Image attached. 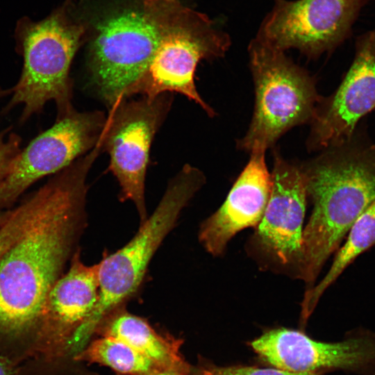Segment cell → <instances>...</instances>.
<instances>
[{"label": "cell", "mask_w": 375, "mask_h": 375, "mask_svg": "<svg viewBox=\"0 0 375 375\" xmlns=\"http://www.w3.org/2000/svg\"><path fill=\"white\" fill-rule=\"evenodd\" d=\"M362 0H274L256 38L285 51L316 58L349 35Z\"/></svg>", "instance_id": "11"}, {"label": "cell", "mask_w": 375, "mask_h": 375, "mask_svg": "<svg viewBox=\"0 0 375 375\" xmlns=\"http://www.w3.org/2000/svg\"><path fill=\"white\" fill-rule=\"evenodd\" d=\"M250 345L263 361L286 371L322 374L343 369L373 375L375 370V336L367 333L324 342L297 330L277 328L265 332Z\"/></svg>", "instance_id": "12"}, {"label": "cell", "mask_w": 375, "mask_h": 375, "mask_svg": "<svg viewBox=\"0 0 375 375\" xmlns=\"http://www.w3.org/2000/svg\"><path fill=\"white\" fill-rule=\"evenodd\" d=\"M11 94V90L10 89H8V90H4V89H2L0 88V99H1L2 97H5V96H7L8 94Z\"/></svg>", "instance_id": "24"}, {"label": "cell", "mask_w": 375, "mask_h": 375, "mask_svg": "<svg viewBox=\"0 0 375 375\" xmlns=\"http://www.w3.org/2000/svg\"><path fill=\"white\" fill-rule=\"evenodd\" d=\"M15 36L23 67L5 110L22 105V122L40 112L49 101L56 105V118L69 112L74 108L69 70L76 51L87 40L85 20L67 1L41 21L22 18Z\"/></svg>", "instance_id": "5"}, {"label": "cell", "mask_w": 375, "mask_h": 375, "mask_svg": "<svg viewBox=\"0 0 375 375\" xmlns=\"http://www.w3.org/2000/svg\"><path fill=\"white\" fill-rule=\"evenodd\" d=\"M74 359L104 365L124 374L147 375L162 370L124 341L112 336L88 343Z\"/></svg>", "instance_id": "18"}, {"label": "cell", "mask_w": 375, "mask_h": 375, "mask_svg": "<svg viewBox=\"0 0 375 375\" xmlns=\"http://www.w3.org/2000/svg\"><path fill=\"white\" fill-rule=\"evenodd\" d=\"M374 108L375 31H371L357 41L353 61L340 86L317 103L307 149L322 151L348 140L359 120Z\"/></svg>", "instance_id": "14"}, {"label": "cell", "mask_w": 375, "mask_h": 375, "mask_svg": "<svg viewBox=\"0 0 375 375\" xmlns=\"http://www.w3.org/2000/svg\"><path fill=\"white\" fill-rule=\"evenodd\" d=\"M106 117L101 111L73 108L56 118L10 166L0 181V204L10 203L38 180L58 173L90 151L101 140Z\"/></svg>", "instance_id": "10"}, {"label": "cell", "mask_w": 375, "mask_h": 375, "mask_svg": "<svg viewBox=\"0 0 375 375\" xmlns=\"http://www.w3.org/2000/svg\"><path fill=\"white\" fill-rule=\"evenodd\" d=\"M147 375H194V374H185L181 372H178L172 370H159ZM197 375V374H196Z\"/></svg>", "instance_id": "23"}, {"label": "cell", "mask_w": 375, "mask_h": 375, "mask_svg": "<svg viewBox=\"0 0 375 375\" xmlns=\"http://www.w3.org/2000/svg\"><path fill=\"white\" fill-rule=\"evenodd\" d=\"M324 278L305 291L301 307V321L306 324L325 291L361 254L375 246V199L359 215L349 230Z\"/></svg>", "instance_id": "17"}, {"label": "cell", "mask_w": 375, "mask_h": 375, "mask_svg": "<svg viewBox=\"0 0 375 375\" xmlns=\"http://www.w3.org/2000/svg\"><path fill=\"white\" fill-rule=\"evenodd\" d=\"M96 150L56 174L25 228L0 259V347H23L37 333L47 296L87 225V178Z\"/></svg>", "instance_id": "1"}, {"label": "cell", "mask_w": 375, "mask_h": 375, "mask_svg": "<svg viewBox=\"0 0 375 375\" xmlns=\"http://www.w3.org/2000/svg\"><path fill=\"white\" fill-rule=\"evenodd\" d=\"M248 53L255 107L249 128L237 147L249 153L266 151L292 127L310 123L322 97L314 78L284 51L255 37Z\"/></svg>", "instance_id": "6"}, {"label": "cell", "mask_w": 375, "mask_h": 375, "mask_svg": "<svg viewBox=\"0 0 375 375\" xmlns=\"http://www.w3.org/2000/svg\"><path fill=\"white\" fill-rule=\"evenodd\" d=\"M299 165L312 205L303 232L301 278L308 290L375 199V143L356 129L348 140Z\"/></svg>", "instance_id": "2"}, {"label": "cell", "mask_w": 375, "mask_h": 375, "mask_svg": "<svg viewBox=\"0 0 375 375\" xmlns=\"http://www.w3.org/2000/svg\"><path fill=\"white\" fill-rule=\"evenodd\" d=\"M173 0H125L108 6L88 26V68L108 108L124 99L162 38Z\"/></svg>", "instance_id": "3"}, {"label": "cell", "mask_w": 375, "mask_h": 375, "mask_svg": "<svg viewBox=\"0 0 375 375\" xmlns=\"http://www.w3.org/2000/svg\"><path fill=\"white\" fill-rule=\"evenodd\" d=\"M17 362L0 353V375H20Z\"/></svg>", "instance_id": "22"}, {"label": "cell", "mask_w": 375, "mask_h": 375, "mask_svg": "<svg viewBox=\"0 0 375 375\" xmlns=\"http://www.w3.org/2000/svg\"><path fill=\"white\" fill-rule=\"evenodd\" d=\"M98 263L85 265L78 249L51 289L26 357L53 362L67 355L69 342L92 312L99 298Z\"/></svg>", "instance_id": "13"}, {"label": "cell", "mask_w": 375, "mask_h": 375, "mask_svg": "<svg viewBox=\"0 0 375 375\" xmlns=\"http://www.w3.org/2000/svg\"><path fill=\"white\" fill-rule=\"evenodd\" d=\"M231 44L229 35L215 21L173 0L158 48L124 99L135 94L153 99L163 93L176 92L214 117L215 110L196 88L195 71L202 60L224 56Z\"/></svg>", "instance_id": "7"}, {"label": "cell", "mask_w": 375, "mask_h": 375, "mask_svg": "<svg viewBox=\"0 0 375 375\" xmlns=\"http://www.w3.org/2000/svg\"><path fill=\"white\" fill-rule=\"evenodd\" d=\"M206 181L201 170L185 165L168 182L158 204L132 239L115 252L105 254L98 263L97 303L73 335L68 346L71 355L84 349L105 318L138 292L156 252Z\"/></svg>", "instance_id": "4"}, {"label": "cell", "mask_w": 375, "mask_h": 375, "mask_svg": "<svg viewBox=\"0 0 375 375\" xmlns=\"http://www.w3.org/2000/svg\"><path fill=\"white\" fill-rule=\"evenodd\" d=\"M172 103V94L163 93L153 99H122L108 108L103 151L108 153V169L119 185V200L134 204L140 224L148 217L145 181L151 143Z\"/></svg>", "instance_id": "9"}, {"label": "cell", "mask_w": 375, "mask_h": 375, "mask_svg": "<svg viewBox=\"0 0 375 375\" xmlns=\"http://www.w3.org/2000/svg\"><path fill=\"white\" fill-rule=\"evenodd\" d=\"M42 197V189L11 212L0 226V259L22 232Z\"/></svg>", "instance_id": "19"}, {"label": "cell", "mask_w": 375, "mask_h": 375, "mask_svg": "<svg viewBox=\"0 0 375 375\" xmlns=\"http://www.w3.org/2000/svg\"><path fill=\"white\" fill-rule=\"evenodd\" d=\"M250 153L247 164L224 203L199 226V241L212 256H222L228 242L241 231L255 228L268 204L272 181L265 162V151Z\"/></svg>", "instance_id": "15"}, {"label": "cell", "mask_w": 375, "mask_h": 375, "mask_svg": "<svg viewBox=\"0 0 375 375\" xmlns=\"http://www.w3.org/2000/svg\"><path fill=\"white\" fill-rule=\"evenodd\" d=\"M197 375H322L320 373L293 372L278 368H261L242 365L219 367L208 365Z\"/></svg>", "instance_id": "20"}, {"label": "cell", "mask_w": 375, "mask_h": 375, "mask_svg": "<svg viewBox=\"0 0 375 375\" xmlns=\"http://www.w3.org/2000/svg\"><path fill=\"white\" fill-rule=\"evenodd\" d=\"M110 315L103 327V336L117 338L153 362L160 369L192 374L181 358L177 342L158 335L143 319L117 310ZM106 317V318H107ZM106 319V318H105Z\"/></svg>", "instance_id": "16"}, {"label": "cell", "mask_w": 375, "mask_h": 375, "mask_svg": "<svg viewBox=\"0 0 375 375\" xmlns=\"http://www.w3.org/2000/svg\"><path fill=\"white\" fill-rule=\"evenodd\" d=\"M21 138L8 131L0 132V181L2 180L10 166L22 150Z\"/></svg>", "instance_id": "21"}, {"label": "cell", "mask_w": 375, "mask_h": 375, "mask_svg": "<svg viewBox=\"0 0 375 375\" xmlns=\"http://www.w3.org/2000/svg\"><path fill=\"white\" fill-rule=\"evenodd\" d=\"M272 186L262 219L245 250L260 270L301 281L303 232L308 203L299 163L273 152Z\"/></svg>", "instance_id": "8"}, {"label": "cell", "mask_w": 375, "mask_h": 375, "mask_svg": "<svg viewBox=\"0 0 375 375\" xmlns=\"http://www.w3.org/2000/svg\"><path fill=\"white\" fill-rule=\"evenodd\" d=\"M67 1H69V2H72V1H76V0H67Z\"/></svg>", "instance_id": "25"}]
</instances>
